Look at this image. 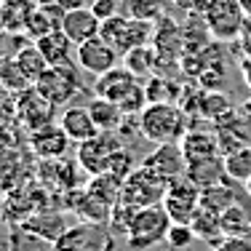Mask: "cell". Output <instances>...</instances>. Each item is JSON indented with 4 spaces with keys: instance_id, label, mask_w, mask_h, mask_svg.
<instances>
[{
    "instance_id": "cell-35",
    "label": "cell",
    "mask_w": 251,
    "mask_h": 251,
    "mask_svg": "<svg viewBox=\"0 0 251 251\" xmlns=\"http://www.w3.org/2000/svg\"><path fill=\"white\" fill-rule=\"evenodd\" d=\"M91 11L99 16L101 22H107V19H112V16L118 14V3H115V0H94Z\"/></svg>"
},
{
    "instance_id": "cell-2",
    "label": "cell",
    "mask_w": 251,
    "mask_h": 251,
    "mask_svg": "<svg viewBox=\"0 0 251 251\" xmlns=\"http://www.w3.org/2000/svg\"><path fill=\"white\" fill-rule=\"evenodd\" d=\"M171 225L174 222H171V217L166 214L163 203L139 208V211L134 214V219H131L128 230H126V241H128V246L134 251L158 249V243L166 241Z\"/></svg>"
},
{
    "instance_id": "cell-9",
    "label": "cell",
    "mask_w": 251,
    "mask_h": 251,
    "mask_svg": "<svg viewBox=\"0 0 251 251\" xmlns=\"http://www.w3.org/2000/svg\"><path fill=\"white\" fill-rule=\"evenodd\" d=\"M14 101H16V123H19L22 128H27L29 134L53 123L56 107H53L35 86L27 88V91H22V94H16Z\"/></svg>"
},
{
    "instance_id": "cell-10",
    "label": "cell",
    "mask_w": 251,
    "mask_h": 251,
    "mask_svg": "<svg viewBox=\"0 0 251 251\" xmlns=\"http://www.w3.org/2000/svg\"><path fill=\"white\" fill-rule=\"evenodd\" d=\"M75 59H77V64H80L86 73H91V75L99 77V75L110 73V70H115L118 64H121L123 56L112 49L101 35H97V38H91V40H86V43L77 46V49H75Z\"/></svg>"
},
{
    "instance_id": "cell-29",
    "label": "cell",
    "mask_w": 251,
    "mask_h": 251,
    "mask_svg": "<svg viewBox=\"0 0 251 251\" xmlns=\"http://www.w3.org/2000/svg\"><path fill=\"white\" fill-rule=\"evenodd\" d=\"M121 190H123V182L121 179H115L112 174H97L91 176V182H88L86 193H91L94 198L110 203V206H118V201H121Z\"/></svg>"
},
{
    "instance_id": "cell-7",
    "label": "cell",
    "mask_w": 251,
    "mask_h": 251,
    "mask_svg": "<svg viewBox=\"0 0 251 251\" xmlns=\"http://www.w3.org/2000/svg\"><path fill=\"white\" fill-rule=\"evenodd\" d=\"M206 27L211 32V38L217 40H232L238 35H243V14L238 0H211L206 5Z\"/></svg>"
},
{
    "instance_id": "cell-24",
    "label": "cell",
    "mask_w": 251,
    "mask_h": 251,
    "mask_svg": "<svg viewBox=\"0 0 251 251\" xmlns=\"http://www.w3.org/2000/svg\"><path fill=\"white\" fill-rule=\"evenodd\" d=\"M35 83L29 80L25 75V70L19 67V62H16L14 56H5L0 59V88H3L5 94H22L27 91V88H32Z\"/></svg>"
},
{
    "instance_id": "cell-19",
    "label": "cell",
    "mask_w": 251,
    "mask_h": 251,
    "mask_svg": "<svg viewBox=\"0 0 251 251\" xmlns=\"http://www.w3.org/2000/svg\"><path fill=\"white\" fill-rule=\"evenodd\" d=\"M184 176L190 179L193 184L198 187H211V184H219L227 179V171H225V158H206V160H195V163H187V171Z\"/></svg>"
},
{
    "instance_id": "cell-22",
    "label": "cell",
    "mask_w": 251,
    "mask_h": 251,
    "mask_svg": "<svg viewBox=\"0 0 251 251\" xmlns=\"http://www.w3.org/2000/svg\"><path fill=\"white\" fill-rule=\"evenodd\" d=\"M25 230L32 232V235H38V238H43V241L53 243L64 230H67V225H64V219L59 211H51V214L43 211V214H35L32 219H25Z\"/></svg>"
},
{
    "instance_id": "cell-1",
    "label": "cell",
    "mask_w": 251,
    "mask_h": 251,
    "mask_svg": "<svg viewBox=\"0 0 251 251\" xmlns=\"http://www.w3.org/2000/svg\"><path fill=\"white\" fill-rule=\"evenodd\" d=\"M187 118L179 104H147L139 115L142 136L152 145H179L190 131Z\"/></svg>"
},
{
    "instance_id": "cell-20",
    "label": "cell",
    "mask_w": 251,
    "mask_h": 251,
    "mask_svg": "<svg viewBox=\"0 0 251 251\" xmlns=\"http://www.w3.org/2000/svg\"><path fill=\"white\" fill-rule=\"evenodd\" d=\"M112 208H115V206H110V203L94 198L91 193H86V190H83V193H77V198L73 201V211L83 219V222H91V225L110 222Z\"/></svg>"
},
{
    "instance_id": "cell-23",
    "label": "cell",
    "mask_w": 251,
    "mask_h": 251,
    "mask_svg": "<svg viewBox=\"0 0 251 251\" xmlns=\"http://www.w3.org/2000/svg\"><path fill=\"white\" fill-rule=\"evenodd\" d=\"M219 225H222L225 238H251V217L241 201L219 214Z\"/></svg>"
},
{
    "instance_id": "cell-4",
    "label": "cell",
    "mask_w": 251,
    "mask_h": 251,
    "mask_svg": "<svg viewBox=\"0 0 251 251\" xmlns=\"http://www.w3.org/2000/svg\"><path fill=\"white\" fill-rule=\"evenodd\" d=\"M101 38L112 46L121 56H126L136 46H147V40H152L155 27L145 19H134V16H121L115 14L112 19L101 22Z\"/></svg>"
},
{
    "instance_id": "cell-5",
    "label": "cell",
    "mask_w": 251,
    "mask_h": 251,
    "mask_svg": "<svg viewBox=\"0 0 251 251\" xmlns=\"http://www.w3.org/2000/svg\"><path fill=\"white\" fill-rule=\"evenodd\" d=\"M35 88L53 107H70L83 86H80V75H77V70L73 64H56V67H49L35 80Z\"/></svg>"
},
{
    "instance_id": "cell-37",
    "label": "cell",
    "mask_w": 251,
    "mask_h": 251,
    "mask_svg": "<svg viewBox=\"0 0 251 251\" xmlns=\"http://www.w3.org/2000/svg\"><path fill=\"white\" fill-rule=\"evenodd\" d=\"M3 145H5V150L16 147V134H14V126L0 123V152H3Z\"/></svg>"
},
{
    "instance_id": "cell-13",
    "label": "cell",
    "mask_w": 251,
    "mask_h": 251,
    "mask_svg": "<svg viewBox=\"0 0 251 251\" xmlns=\"http://www.w3.org/2000/svg\"><path fill=\"white\" fill-rule=\"evenodd\" d=\"M59 29H62L75 46H80V43L97 38L101 32V19L91 11V5H88V8H75V11H67V14H64Z\"/></svg>"
},
{
    "instance_id": "cell-27",
    "label": "cell",
    "mask_w": 251,
    "mask_h": 251,
    "mask_svg": "<svg viewBox=\"0 0 251 251\" xmlns=\"http://www.w3.org/2000/svg\"><path fill=\"white\" fill-rule=\"evenodd\" d=\"M14 59H16V62H19V67L25 70V75H27V77H29V80H32V83L38 80V77H40V75L46 73V70L51 67V64L46 62V56H43V53H40V49H38V46H35V43H25V46H22L19 51L14 53Z\"/></svg>"
},
{
    "instance_id": "cell-41",
    "label": "cell",
    "mask_w": 251,
    "mask_h": 251,
    "mask_svg": "<svg viewBox=\"0 0 251 251\" xmlns=\"http://www.w3.org/2000/svg\"><path fill=\"white\" fill-rule=\"evenodd\" d=\"M243 75H246V80H249V86H251V62L243 64Z\"/></svg>"
},
{
    "instance_id": "cell-17",
    "label": "cell",
    "mask_w": 251,
    "mask_h": 251,
    "mask_svg": "<svg viewBox=\"0 0 251 251\" xmlns=\"http://www.w3.org/2000/svg\"><path fill=\"white\" fill-rule=\"evenodd\" d=\"M86 107H88V112H91L94 123L99 126L101 134H118V128H121V123H123L126 115H123V110L115 104V101L94 94V97L88 99Z\"/></svg>"
},
{
    "instance_id": "cell-6",
    "label": "cell",
    "mask_w": 251,
    "mask_h": 251,
    "mask_svg": "<svg viewBox=\"0 0 251 251\" xmlns=\"http://www.w3.org/2000/svg\"><path fill=\"white\" fill-rule=\"evenodd\" d=\"M163 208L176 225H190L201 208V187L193 184L187 176H176L169 182L163 195Z\"/></svg>"
},
{
    "instance_id": "cell-12",
    "label": "cell",
    "mask_w": 251,
    "mask_h": 251,
    "mask_svg": "<svg viewBox=\"0 0 251 251\" xmlns=\"http://www.w3.org/2000/svg\"><path fill=\"white\" fill-rule=\"evenodd\" d=\"M70 136L64 134V128L59 123H51L40 131H32L29 134V147L38 158L43 160H56V158H64L67 155V147H70Z\"/></svg>"
},
{
    "instance_id": "cell-38",
    "label": "cell",
    "mask_w": 251,
    "mask_h": 251,
    "mask_svg": "<svg viewBox=\"0 0 251 251\" xmlns=\"http://www.w3.org/2000/svg\"><path fill=\"white\" fill-rule=\"evenodd\" d=\"M171 3L176 5V8L187 11V14H193V11H206V5L211 3V0H171Z\"/></svg>"
},
{
    "instance_id": "cell-31",
    "label": "cell",
    "mask_w": 251,
    "mask_h": 251,
    "mask_svg": "<svg viewBox=\"0 0 251 251\" xmlns=\"http://www.w3.org/2000/svg\"><path fill=\"white\" fill-rule=\"evenodd\" d=\"M235 110V107L230 104V99L225 97V94L219 91H203L201 97V115L206 118V121H222L225 115H230V112Z\"/></svg>"
},
{
    "instance_id": "cell-14",
    "label": "cell",
    "mask_w": 251,
    "mask_h": 251,
    "mask_svg": "<svg viewBox=\"0 0 251 251\" xmlns=\"http://www.w3.org/2000/svg\"><path fill=\"white\" fill-rule=\"evenodd\" d=\"M179 145H182V152H184V158H187V163L206 160V158H217L219 150H222L219 134L211 131V128H190Z\"/></svg>"
},
{
    "instance_id": "cell-18",
    "label": "cell",
    "mask_w": 251,
    "mask_h": 251,
    "mask_svg": "<svg viewBox=\"0 0 251 251\" xmlns=\"http://www.w3.org/2000/svg\"><path fill=\"white\" fill-rule=\"evenodd\" d=\"M35 46L40 49V53L46 56V62H49L51 67H56V64H70L73 49H77L62 29H51L49 35H43V38L35 40Z\"/></svg>"
},
{
    "instance_id": "cell-15",
    "label": "cell",
    "mask_w": 251,
    "mask_h": 251,
    "mask_svg": "<svg viewBox=\"0 0 251 251\" xmlns=\"http://www.w3.org/2000/svg\"><path fill=\"white\" fill-rule=\"evenodd\" d=\"M142 163L163 174L166 179L184 176V171H187V158L182 152V145H158Z\"/></svg>"
},
{
    "instance_id": "cell-28",
    "label": "cell",
    "mask_w": 251,
    "mask_h": 251,
    "mask_svg": "<svg viewBox=\"0 0 251 251\" xmlns=\"http://www.w3.org/2000/svg\"><path fill=\"white\" fill-rule=\"evenodd\" d=\"M225 171H227V179L246 184L251 179V145H243L238 150L227 152L225 155Z\"/></svg>"
},
{
    "instance_id": "cell-26",
    "label": "cell",
    "mask_w": 251,
    "mask_h": 251,
    "mask_svg": "<svg viewBox=\"0 0 251 251\" xmlns=\"http://www.w3.org/2000/svg\"><path fill=\"white\" fill-rule=\"evenodd\" d=\"M155 59H158V49L155 46H136L123 56V67H128L136 77H152L155 73Z\"/></svg>"
},
{
    "instance_id": "cell-16",
    "label": "cell",
    "mask_w": 251,
    "mask_h": 251,
    "mask_svg": "<svg viewBox=\"0 0 251 251\" xmlns=\"http://www.w3.org/2000/svg\"><path fill=\"white\" fill-rule=\"evenodd\" d=\"M136 86H139V83H136V75L131 73L128 67L118 64L115 70H110V73L97 77V83H94V94H97V97H104V99H112L118 104V101Z\"/></svg>"
},
{
    "instance_id": "cell-25",
    "label": "cell",
    "mask_w": 251,
    "mask_h": 251,
    "mask_svg": "<svg viewBox=\"0 0 251 251\" xmlns=\"http://www.w3.org/2000/svg\"><path fill=\"white\" fill-rule=\"evenodd\" d=\"M193 230H195V238L203 243H208V246H214L217 249L219 243L225 241V232H222V225H219V217L217 214H211V211H206V208H198V214H195V219L193 222Z\"/></svg>"
},
{
    "instance_id": "cell-39",
    "label": "cell",
    "mask_w": 251,
    "mask_h": 251,
    "mask_svg": "<svg viewBox=\"0 0 251 251\" xmlns=\"http://www.w3.org/2000/svg\"><path fill=\"white\" fill-rule=\"evenodd\" d=\"M64 11H75V8H88V0H59Z\"/></svg>"
},
{
    "instance_id": "cell-40",
    "label": "cell",
    "mask_w": 251,
    "mask_h": 251,
    "mask_svg": "<svg viewBox=\"0 0 251 251\" xmlns=\"http://www.w3.org/2000/svg\"><path fill=\"white\" fill-rule=\"evenodd\" d=\"M235 110L241 112V118H246V121L251 123V99H246V101H243L241 107H235Z\"/></svg>"
},
{
    "instance_id": "cell-3",
    "label": "cell",
    "mask_w": 251,
    "mask_h": 251,
    "mask_svg": "<svg viewBox=\"0 0 251 251\" xmlns=\"http://www.w3.org/2000/svg\"><path fill=\"white\" fill-rule=\"evenodd\" d=\"M169 182L163 174H158L150 166H136L134 174L123 182V190H121V201L118 203H126L131 208H147V206H158L163 203V195L169 190Z\"/></svg>"
},
{
    "instance_id": "cell-21",
    "label": "cell",
    "mask_w": 251,
    "mask_h": 251,
    "mask_svg": "<svg viewBox=\"0 0 251 251\" xmlns=\"http://www.w3.org/2000/svg\"><path fill=\"white\" fill-rule=\"evenodd\" d=\"M232 179H225V182H219V184H211V187H203L201 190V206L206 208V211H211V214H222L227 211L230 206H235L238 203V193L232 190Z\"/></svg>"
},
{
    "instance_id": "cell-34",
    "label": "cell",
    "mask_w": 251,
    "mask_h": 251,
    "mask_svg": "<svg viewBox=\"0 0 251 251\" xmlns=\"http://www.w3.org/2000/svg\"><path fill=\"white\" fill-rule=\"evenodd\" d=\"M128 8L134 14V19H145L150 22L158 14V0H128Z\"/></svg>"
},
{
    "instance_id": "cell-8",
    "label": "cell",
    "mask_w": 251,
    "mask_h": 251,
    "mask_svg": "<svg viewBox=\"0 0 251 251\" xmlns=\"http://www.w3.org/2000/svg\"><path fill=\"white\" fill-rule=\"evenodd\" d=\"M123 147L126 145L118 134H99V136H94L91 142L77 145V166H80L88 176L104 174L107 166H110V158L118 150H123Z\"/></svg>"
},
{
    "instance_id": "cell-11",
    "label": "cell",
    "mask_w": 251,
    "mask_h": 251,
    "mask_svg": "<svg viewBox=\"0 0 251 251\" xmlns=\"http://www.w3.org/2000/svg\"><path fill=\"white\" fill-rule=\"evenodd\" d=\"M59 126L64 128V134L75 142V145H83V142H91L94 136H99V126L94 123L88 107H80V104H70L62 110L59 115Z\"/></svg>"
},
{
    "instance_id": "cell-32",
    "label": "cell",
    "mask_w": 251,
    "mask_h": 251,
    "mask_svg": "<svg viewBox=\"0 0 251 251\" xmlns=\"http://www.w3.org/2000/svg\"><path fill=\"white\" fill-rule=\"evenodd\" d=\"M136 169V160H134V152L131 150H118L115 155L110 158V166H107V174H112L115 179H121V182H126L131 174H134Z\"/></svg>"
},
{
    "instance_id": "cell-43",
    "label": "cell",
    "mask_w": 251,
    "mask_h": 251,
    "mask_svg": "<svg viewBox=\"0 0 251 251\" xmlns=\"http://www.w3.org/2000/svg\"><path fill=\"white\" fill-rule=\"evenodd\" d=\"M150 251H166V249H150ZM169 251H171V249H169Z\"/></svg>"
},
{
    "instance_id": "cell-42",
    "label": "cell",
    "mask_w": 251,
    "mask_h": 251,
    "mask_svg": "<svg viewBox=\"0 0 251 251\" xmlns=\"http://www.w3.org/2000/svg\"><path fill=\"white\" fill-rule=\"evenodd\" d=\"M246 193H249V198H251V179L246 182Z\"/></svg>"
},
{
    "instance_id": "cell-36",
    "label": "cell",
    "mask_w": 251,
    "mask_h": 251,
    "mask_svg": "<svg viewBox=\"0 0 251 251\" xmlns=\"http://www.w3.org/2000/svg\"><path fill=\"white\" fill-rule=\"evenodd\" d=\"M214 251H251V241L249 238H225Z\"/></svg>"
},
{
    "instance_id": "cell-30",
    "label": "cell",
    "mask_w": 251,
    "mask_h": 251,
    "mask_svg": "<svg viewBox=\"0 0 251 251\" xmlns=\"http://www.w3.org/2000/svg\"><path fill=\"white\" fill-rule=\"evenodd\" d=\"M145 94H147V101H150V104H179V97H182V91H179L176 86H171V83L160 75L147 77Z\"/></svg>"
},
{
    "instance_id": "cell-33",
    "label": "cell",
    "mask_w": 251,
    "mask_h": 251,
    "mask_svg": "<svg viewBox=\"0 0 251 251\" xmlns=\"http://www.w3.org/2000/svg\"><path fill=\"white\" fill-rule=\"evenodd\" d=\"M195 241H198V238H195L193 225H176L174 222L169 227V235H166V243H169L171 251H187Z\"/></svg>"
}]
</instances>
